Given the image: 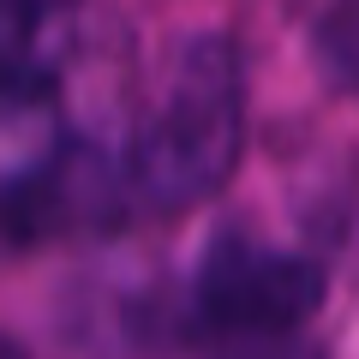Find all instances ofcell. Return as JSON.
<instances>
[{"mask_svg":"<svg viewBox=\"0 0 359 359\" xmlns=\"http://www.w3.org/2000/svg\"><path fill=\"white\" fill-rule=\"evenodd\" d=\"M78 42V0H0V108L42 102Z\"/></svg>","mask_w":359,"mask_h":359,"instance_id":"277c9868","label":"cell"},{"mask_svg":"<svg viewBox=\"0 0 359 359\" xmlns=\"http://www.w3.org/2000/svg\"><path fill=\"white\" fill-rule=\"evenodd\" d=\"M323 264L257 233H216L186 287V323L210 341H287L323 306Z\"/></svg>","mask_w":359,"mask_h":359,"instance_id":"7a4b0ae2","label":"cell"},{"mask_svg":"<svg viewBox=\"0 0 359 359\" xmlns=\"http://www.w3.org/2000/svg\"><path fill=\"white\" fill-rule=\"evenodd\" d=\"M245 156V66L228 36H192L180 42L174 60L162 66L126 150H120V180H126L132 210L150 216H180V210L216 198L233 180Z\"/></svg>","mask_w":359,"mask_h":359,"instance_id":"6da1fadb","label":"cell"},{"mask_svg":"<svg viewBox=\"0 0 359 359\" xmlns=\"http://www.w3.org/2000/svg\"><path fill=\"white\" fill-rule=\"evenodd\" d=\"M138 216L120 180V156L102 144L60 138L0 186V233L6 240H72V233H108Z\"/></svg>","mask_w":359,"mask_h":359,"instance_id":"3957f363","label":"cell"},{"mask_svg":"<svg viewBox=\"0 0 359 359\" xmlns=\"http://www.w3.org/2000/svg\"><path fill=\"white\" fill-rule=\"evenodd\" d=\"M311 48H318L323 78L359 96V0H330V6H323Z\"/></svg>","mask_w":359,"mask_h":359,"instance_id":"5b68a950","label":"cell"}]
</instances>
